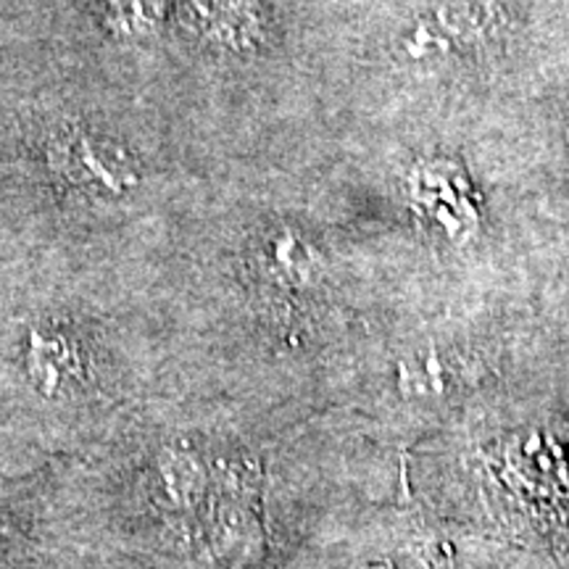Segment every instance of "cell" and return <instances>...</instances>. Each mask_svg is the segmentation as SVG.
<instances>
[{
  "label": "cell",
  "instance_id": "cell-7",
  "mask_svg": "<svg viewBox=\"0 0 569 569\" xmlns=\"http://www.w3.org/2000/svg\"><path fill=\"white\" fill-rule=\"evenodd\" d=\"M451 365L438 348H415L396 365V388L407 401H436L451 390Z\"/></svg>",
  "mask_w": 569,
  "mask_h": 569
},
{
  "label": "cell",
  "instance_id": "cell-6",
  "mask_svg": "<svg viewBox=\"0 0 569 569\" xmlns=\"http://www.w3.org/2000/svg\"><path fill=\"white\" fill-rule=\"evenodd\" d=\"M27 372L38 393L56 398L80 377V356L59 332H38L27 351Z\"/></svg>",
  "mask_w": 569,
  "mask_h": 569
},
{
  "label": "cell",
  "instance_id": "cell-5",
  "mask_svg": "<svg viewBox=\"0 0 569 569\" xmlns=\"http://www.w3.org/2000/svg\"><path fill=\"white\" fill-rule=\"evenodd\" d=\"M59 148V167L67 172L71 180L88 184H98L101 190H111V193H122L127 184L134 182L130 169L122 167V161L111 159L109 148L103 142L90 138H74L61 142Z\"/></svg>",
  "mask_w": 569,
  "mask_h": 569
},
{
  "label": "cell",
  "instance_id": "cell-4",
  "mask_svg": "<svg viewBox=\"0 0 569 569\" xmlns=\"http://www.w3.org/2000/svg\"><path fill=\"white\" fill-rule=\"evenodd\" d=\"M156 486L172 515L193 519L209 498L211 467L188 443H172L156 461Z\"/></svg>",
  "mask_w": 569,
  "mask_h": 569
},
{
  "label": "cell",
  "instance_id": "cell-1",
  "mask_svg": "<svg viewBox=\"0 0 569 569\" xmlns=\"http://www.w3.org/2000/svg\"><path fill=\"white\" fill-rule=\"evenodd\" d=\"M409 209L427 232L451 246H467L482 227L480 196L467 167L448 156H425L403 174Z\"/></svg>",
  "mask_w": 569,
  "mask_h": 569
},
{
  "label": "cell",
  "instance_id": "cell-2",
  "mask_svg": "<svg viewBox=\"0 0 569 569\" xmlns=\"http://www.w3.org/2000/svg\"><path fill=\"white\" fill-rule=\"evenodd\" d=\"M259 480L251 461H222L211 469L203 517L209 543L227 567H246L264 549Z\"/></svg>",
  "mask_w": 569,
  "mask_h": 569
},
{
  "label": "cell",
  "instance_id": "cell-3",
  "mask_svg": "<svg viewBox=\"0 0 569 569\" xmlns=\"http://www.w3.org/2000/svg\"><path fill=\"white\" fill-rule=\"evenodd\" d=\"M496 11L482 0H440L401 34V56L419 67L467 59L496 34Z\"/></svg>",
  "mask_w": 569,
  "mask_h": 569
},
{
  "label": "cell",
  "instance_id": "cell-8",
  "mask_svg": "<svg viewBox=\"0 0 569 569\" xmlns=\"http://www.w3.org/2000/svg\"><path fill=\"white\" fill-rule=\"evenodd\" d=\"M264 267L274 282L301 288V284L315 282L319 256L296 232H280L264 248Z\"/></svg>",
  "mask_w": 569,
  "mask_h": 569
}]
</instances>
